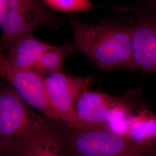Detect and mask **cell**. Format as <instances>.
I'll use <instances>...</instances> for the list:
<instances>
[{
    "label": "cell",
    "instance_id": "cell-8",
    "mask_svg": "<svg viewBox=\"0 0 156 156\" xmlns=\"http://www.w3.org/2000/svg\"><path fill=\"white\" fill-rule=\"evenodd\" d=\"M122 97H113L99 91L87 90L79 97L75 104L78 117L83 123L96 128H106L113 108Z\"/></svg>",
    "mask_w": 156,
    "mask_h": 156
},
{
    "label": "cell",
    "instance_id": "cell-6",
    "mask_svg": "<svg viewBox=\"0 0 156 156\" xmlns=\"http://www.w3.org/2000/svg\"><path fill=\"white\" fill-rule=\"evenodd\" d=\"M0 76L6 79L21 98L30 107L51 121H58L50 104L44 76L33 70H19L6 65L4 60Z\"/></svg>",
    "mask_w": 156,
    "mask_h": 156
},
{
    "label": "cell",
    "instance_id": "cell-11",
    "mask_svg": "<svg viewBox=\"0 0 156 156\" xmlns=\"http://www.w3.org/2000/svg\"><path fill=\"white\" fill-rule=\"evenodd\" d=\"M126 137L143 148H156V115L149 109L142 108L132 119Z\"/></svg>",
    "mask_w": 156,
    "mask_h": 156
},
{
    "label": "cell",
    "instance_id": "cell-5",
    "mask_svg": "<svg viewBox=\"0 0 156 156\" xmlns=\"http://www.w3.org/2000/svg\"><path fill=\"white\" fill-rule=\"evenodd\" d=\"M50 104L58 121L69 126L82 129H93L78 117L75 104L79 97L94 82L93 76H72L59 71L44 76Z\"/></svg>",
    "mask_w": 156,
    "mask_h": 156
},
{
    "label": "cell",
    "instance_id": "cell-1",
    "mask_svg": "<svg viewBox=\"0 0 156 156\" xmlns=\"http://www.w3.org/2000/svg\"><path fill=\"white\" fill-rule=\"evenodd\" d=\"M73 44L102 70H134L131 51L132 27L108 23L92 25L69 17Z\"/></svg>",
    "mask_w": 156,
    "mask_h": 156
},
{
    "label": "cell",
    "instance_id": "cell-14",
    "mask_svg": "<svg viewBox=\"0 0 156 156\" xmlns=\"http://www.w3.org/2000/svg\"><path fill=\"white\" fill-rule=\"evenodd\" d=\"M45 5L56 11L87 12L97 6L90 0H42Z\"/></svg>",
    "mask_w": 156,
    "mask_h": 156
},
{
    "label": "cell",
    "instance_id": "cell-17",
    "mask_svg": "<svg viewBox=\"0 0 156 156\" xmlns=\"http://www.w3.org/2000/svg\"></svg>",
    "mask_w": 156,
    "mask_h": 156
},
{
    "label": "cell",
    "instance_id": "cell-15",
    "mask_svg": "<svg viewBox=\"0 0 156 156\" xmlns=\"http://www.w3.org/2000/svg\"><path fill=\"white\" fill-rule=\"evenodd\" d=\"M148 2L149 8L145 13L156 17V0H148Z\"/></svg>",
    "mask_w": 156,
    "mask_h": 156
},
{
    "label": "cell",
    "instance_id": "cell-10",
    "mask_svg": "<svg viewBox=\"0 0 156 156\" xmlns=\"http://www.w3.org/2000/svg\"><path fill=\"white\" fill-rule=\"evenodd\" d=\"M51 45L37 39L33 34L26 35L12 45L4 56L6 65L19 70H33L39 57Z\"/></svg>",
    "mask_w": 156,
    "mask_h": 156
},
{
    "label": "cell",
    "instance_id": "cell-7",
    "mask_svg": "<svg viewBox=\"0 0 156 156\" xmlns=\"http://www.w3.org/2000/svg\"><path fill=\"white\" fill-rule=\"evenodd\" d=\"M131 30L134 69L156 73V17L141 12Z\"/></svg>",
    "mask_w": 156,
    "mask_h": 156
},
{
    "label": "cell",
    "instance_id": "cell-13",
    "mask_svg": "<svg viewBox=\"0 0 156 156\" xmlns=\"http://www.w3.org/2000/svg\"><path fill=\"white\" fill-rule=\"evenodd\" d=\"M140 109H134L130 102L122 97L120 101L113 108L106 123L108 129L126 136L133 118Z\"/></svg>",
    "mask_w": 156,
    "mask_h": 156
},
{
    "label": "cell",
    "instance_id": "cell-4",
    "mask_svg": "<svg viewBox=\"0 0 156 156\" xmlns=\"http://www.w3.org/2000/svg\"><path fill=\"white\" fill-rule=\"evenodd\" d=\"M62 23L42 0H0V52L42 26L56 28Z\"/></svg>",
    "mask_w": 156,
    "mask_h": 156
},
{
    "label": "cell",
    "instance_id": "cell-2",
    "mask_svg": "<svg viewBox=\"0 0 156 156\" xmlns=\"http://www.w3.org/2000/svg\"><path fill=\"white\" fill-rule=\"evenodd\" d=\"M55 122L69 156H156V148L140 147L106 128L82 129Z\"/></svg>",
    "mask_w": 156,
    "mask_h": 156
},
{
    "label": "cell",
    "instance_id": "cell-12",
    "mask_svg": "<svg viewBox=\"0 0 156 156\" xmlns=\"http://www.w3.org/2000/svg\"><path fill=\"white\" fill-rule=\"evenodd\" d=\"M73 43L62 46H53L40 56L33 71L42 76L51 73L62 71L64 62L67 57L77 51Z\"/></svg>",
    "mask_w": 156,
    "mask_h": 156
},
{
    "label": "cell",
    "instance_id": "cell-9",
    "mask_svg": "<svg viewBox=\"0 0 156 156\" xmlns=\"http://www.w3.org/2000/svg\"><path fill=\"white\" fill-rule=\"evenodd\" d=\"M49 121L17 152L19 156H69L55 124Z\"/></svg>",
    "mask_w": 156,
    "mask_h": 156
},
{
    "label": "cell",
    "instance_id": "cell-16",
    "mask_svg": "<svg viewBox=\"0 0 156 156\" xmlns=\"http://www.w3.org/2000/svg\"><path fill=\"white\" fill-rule=\"evenodd\" d=\"M4 60V56L2 54V53L0 52V75H1V71H2V68Z\"/></svg>",
    "mask_w": 156,
    "mask_h": 156
},
{
    "label": "cell",
    "instance_id": "cell-3",
    "mask_svg": "<svg viewBox=\"0 0 156 156\" xmlns=\"http://www.w3.org/2000/svg\"><path fill=\"white\" fill-rule=\"evenodd\" d=\"M49 120L35 112L11 86H0V146L16 153Z\"/></svg>",
    "mask_w": 156,
    "mask_h": 156
}]
</instances>
